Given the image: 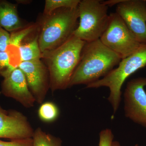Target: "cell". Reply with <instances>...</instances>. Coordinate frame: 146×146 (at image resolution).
Wrapping results in <instances>:
<instances>
[{
    "label": "cell",
    "instance_id": "cell-19",
    "mask_svg": "<svg viewBox=\"0 0 146 146\" xmlns=\"http://www.w3.org/2000/svg\"><path fill=\"white\" fill-rule=\"evenodd\" d=\"M113 138L111 130L109 129H104L100 132L99 146H112Z\"/></svg>",
    "mask_w": 146,
    "mask_h": 146
},
{
    "label": "cell",
    "instance_id": "cell-8",
    "mask_svg": "<svg viewBox=\"0 0 146 146\" xmlns=\"http://www.w3.org/2000/svg\"><path fill=\"white\" fill-rule=\"evenodd\" d=\"M146 77H138L128 82L125 90L126 117L146 127Z\"/></svg>",
    "mask_w": 146,
    "mask_h": 146
},
{
    "label": "cell",
    "instance_id": "cell-4",
    "mask_svg": "<svg viewBox=\"0 0 146 146\" xmlns=\"http://www.w3.org/2000/svg\"><path fill=\"white\" fill-rule=\"evenodd\" d=\"M118 65L101 79L86 86L87 88L108 87L110 92L108 99L114 113L118 110L121 102L123 84L129 76L146 65V44H142L136 52L123 58Z\"/></svg>",
    "mask_w": 146,
    "mask_h": 146
},
{
    "label": "cell",
    "instance_id": "cell-3",
    "mask_svg": "<svg viewBox=\"0 0 146 146\" xmlns=\"http://www.w3.org/2000/svg\"><path fill=\"white\" fill-rule=\"evenodd\" d=\"M78 7L62 8L49 15H43L38 23L39 44L42 53L63 44L77 27Z\"/></svg>",
    "mask_w": 146,
    "mask_h": 146
},
{
    "label": "cell",
    "instance_id": "cell-6",
    "mask_svg": "<svg viewBox=\"0 0 146 146\" xmlns=\"http://www.w3.org/2000/svg\"><path fill=\"white\" fill-rule=\"evenodd\" d=\"M110 17L108 26L100 39L103 44L122 59L136 52L142 44L137 40L116 12L110 14Z\"/></svg>",
    "mask_w": 146,
    "mask_h": 146
},
{
    "label": "cell",
    "instance_id": "cell-18",
    "mask_svg": "<svg viewBox=\"0 0 146 146\" xmlns=\"http://www.w3.org/2000/svg\"><path fill=\"white\" fill-rule=\"evenodd\" d=\"M16 68L11 63L10 55L8 50L0 51V75L5 78Z\"/></svg>",
    "mask_w": 146,
    "mask_h": 146
},
{
    "label": "cell",
    "instance_id": "cell-22",
    "mask_svg": "<svg viewBox=\"0 0 146 146\" xmlns=\"http://www.w3.org/2000/svg\"><path fill=\"white\" fill-rule=\"evenodd\" d=\"M112 146H121L119 143L117 141H114L112 142Z\"/></svg>",
    "mask_w": 146,
    "mask_h": 146
},
{
    "label": "cell",
    "instance_id": "cell-2",
    "mask_svg": "<svg viewBox=\"0 0 146 146\" xmlns=\"http://www.w3.org/2000/svg\"><path fill=\"white\" fill-rule=\"evenodd\" d=\"M86 43L72 35L63 44L42 53V58L49 73L50 89L53 92L69 87Z\"/></svg>",
    "mask_w": 146,
    "mask_h": 146
},
{
    "label": "cell",
    "instance_id": "cell-16",
    "mask_svg": "<svg viewBox=\"0 0 146 146\" xmlns=\"http://www.w3.org/2000/svg\"><path fill=\"white\" fill-rule=\"evenodd\" d=\"M80 2V0H46L43 15H49L60 8H77Z\"/></svg>",
    "mask_w": 146,
    "mask_h": 146
},
{
    "label": "cell",
    "instance_id": "cell-20",
    "mask_svg": "<svg viewBox=\"0 0 146 146\" xmlns=\"http://www.w3.org/2000/svg\"><path fill=\"white\" fill-rule=\"evenodd\" d=\"M10 34L0 27V51L8 50L10 46Z\"/></svg>",
    "mask_w": 146,
    "mask_h": 146
},
{
    "label": "cell",
    "instance_id": "cell-11",
    "mask_svg": "<svg viewBox=\"0 0 146 146\" xmlns=\"http://www.w3.org/2000/svg\"><path fill=\"white\" fill-rule=\"evenodd\" d=\"M1 88L5 96L16 100L24 107L34 106L35 99L29 89L25 74L18 67L4 78Z\"/></svg>",
    "mask_w": 146,
    "mask_h": 146
},
{
    "label": "cell",
    "instance_id": "cell-7",
    "mask_svg": "<svg viewBox=\"0 0 146 146\" xmlns=\"http://www.w3.org/2000/svg\"><path fill=\"white\" fill-rule=\"evenodd\" d=\"M116 13L141 44H146V0H120Z\"/></svg>",
    "mask_w": 146,
    "mask_h": 146
},
{
    "label": "cell",
    "instance_id": "cell-10",
    "mask_svg": "<svg viewBox=\"0 0 146 146\" xmlns=\"http://www.w3.org/2000/svg\"><path fill=\"white\" fill-rule=\"evenodd\" d=\"M35 131L23 113L0 106V138L11 140L32 138Z\"/></svg>",
    "mask_w": 146,
    "mask_h": 146
},
{
    "label": "cell",
    "instance_id": "cell-5",
    "mask_svg": "<svg viewBox=\"0 0 146 146\" xmlns=\"http://www.w3.org/2000/svg\"><path fill=\"white\" fill-rule=\"evenodd\" d=\"M78 9L79 23L73 35L86 42L100 39L109 24L108 6L99 0H82Z\"/></svg>",
    "mask_w": 146,
    "mask_h": 146
},
{
    "label": "cell",
    "instance_id": "cell-17",
    "mask_svg": "<svg viewBox=\"0 0 146 146\" xmlns=\"http://www.w3.org/2000/svg\"><path fill=\"white\" fill-rule=\"evenodd\" d=\"M58 113L56 106L51 102L42 104L38 110L39 118L46 122H51L54 121L58 117Z\"/></svg>",
    "mask_w": 146,
    "mask_h": 146
},
{
    "label": "cell",
    "instance_id": "cell-9",
    "mask_svg": "<svg viewBox=\"0 0 146 146\" xmlns=\"http://www.w3.org/2000/svg\"><path fill=\"white\" fill-rule=\"evenodd\" d=\"M18 67L25 74L35 101L42 104L50 88L49 73L46 66L40 59L20 62Z\"/></svg>",
    "mask_w": 146,
    "mask_h": 146
},
{
    "label": "cell",
    "instance_id": "cell-14",
    "mask_svg": "<svg viewBox=\"0 0 146 146\" xmlns=\"http://www.w3.org/2000/svg\"><path fill=\"white\" fill-rule=\"evenodd\" d=\"M38 23H32L17 31L11 33L10 34V46L18 48L20 45L31 35L38 30Z\"/></svg>",
    "mask_w": 146,
    "mask_h": 146
},
{
    "label": "cell",
    "instance_id": "cell-12",
    "mask_svg": "<svg viewBox=\"0 0 146 146\" xmlns=\"http://www.w3.org/2000/svg\"><path fill=\"white\" fill-rule=\"evenodd\" d=\"M18 15L17 5L0 0V27L8 32H13L26 26Z\"/></svg>",
    "mask_w": 146,
    "mask_h": 146
},
{
    "label": "cell",
    "instance_id": "cell-21",
    "mask_svg": "<svg viewBox=\"0 0 146 146\" xmlns=\"http://www.w3.org/2000/svg\"><path fill=\"white\" fill-rule=\"evenodd\" d=\"M33 138L12 140L10 142H6L0 140V146H33Z\"/></svg>",
    "mask_w": 146,
    "mask_h": 146
},
{
    "label": "cell",
    "instance_id": "cell-1",
    "mask_svg": "<svg viewBox=\"0 0 146 146\" xmlns=\"http://www.w3.org/2000/svg\"><path fill=\"white\" fill-rule=\"evenodd\" d=\"M121 60L119 55L106 46L100 39L86 42L69 87L79 84L86 86L99 80L113 70Z\"/></svg>",
    "mask_w": 146,
    "mask_h": 146
},
{
    "label": "cell",
    "instance_id": "cell-15",
    "mask_svg": "<svg viewBox=\"0 0 146 146\" xmlns=\"http://www.w3.org/2000/svg\"><path fill=\"white\" fill-rule=\"evenodd\" d=\"M33 146H62L60 139L43 131L40 128L35 131Z\"/></svg>",
    "mask_w": 146,
    "mask_h": 146
},
{
    "label": "cell",
    "instance_id": "cell-13",
    "mask_svg": "<svg viewBox=\"0 0 146 146\" xmlns=\"http://www.w3.org/2000/svg\"><path fill=\"white\" fill-rule=\"evenodd\" d=\"M27 38L26 39L27 41H24L18 48L20 52V62H28L42 59V53L38 41V31L33 36L32 38L29 40H27Z\"/></svg>",
    "mask_w": 146,
    "mask_h": 146
}]
</instances>
